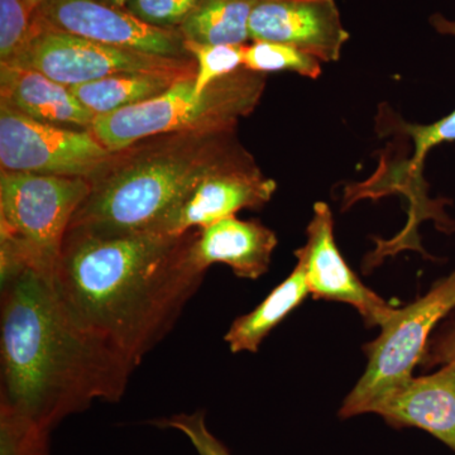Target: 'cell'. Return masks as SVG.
<instances>
[{"label": "cell", "mask_w": 455, "mask_h": 455, "mask_svg": "<svg viewBox=\"0 0 455 455\" xmlns=\"http://www.w3.org/2000/svg\"><path fill=\"white\" fill-rule=\"evenodd\" d=\"M196 232L98 236L68 230L53 291L66 315L136 368L170 333L205 272L190 259Z\"/></svg>", "instance_id": "cell-1"}, {"label": "cell", "mask_w": 455, "mask_h": 455, "mask_svg": "<svg viewBox=\"0 0 455 455\" xmlns=\"http://www.w3.org/2000/svg\"><path fill=\"white\" fill-rule=\"evenodd\" d=\"M2 405L44 433L94 401L121 400L134 367L68 319L50 278L2 283Z\"/></svg>", "instance_id": "cell-2"}, {"label": "cell", "mask_w": 455, "mask_h": 455, "mask_svg": "<svg viewBox=\"0 0 455 455\" xmlns=\"http://www.w3.org/2000/svg\"><path fill=\"white\" fill-rule=\"evenodd\" d=\"M229 133L172 134L169 142L107 167L92 180L68 230L98 236L160 232L193 188L241 151Z\"/></svg>", "instance_id": "cell-3"}, {"label": "cell", "mask_w": 455, "mask_h": 455, "mask_svg": "<svg viewBox=\"0 0 455 455\" xmlns=\"http://www.w3.org/2000/svg\"><path fill=\"white\" fill-rule=\"evenodd\" d=\"M196 76L178 80L143 103L95 116L90 131L114 155L156 136L232 132L256 108L265 88V74L242 68L196 97Z\"/></svg>", "instance_id": "cell-4"}, {"label": "cell", "mask_w": 455, "mask_h": 455, "mask_svg": "<svg viewBox=\"0 0 455 455\" xmlns=\"http://www.w3.org/2000/svg\"><path fill=\"white\" fill-rule=\"evenodd\" d=\"M92 180L3 172L0 175L2 283L26 269L52 281L75 212Z\"/></svg>", "instance_id": "cell-5"}, {"label": "cell", "mask_w": 455, "mask_h": 455, "mask_svg": "<svg viewBox=\"0 0 455 455\" xmlns=\"http://www.w3.org/2000/svg\"><path fill=\"white\" fill-rule=\"evenodd\" d=\"M455 310V271L381 326V334L364 346L368 363L339 410L343 419L370 414L372 407L411 379L421 363L435 326Z\"/></svg>", "instance_id": "cell-6"}, {"label": "cell", "mask_w": 455, "mask_h": 455, "mask_svg": "<svg viewBox=\"0 0 455 455\" xmlns=\"http://www.w3.org/2000/svg\"><path fill=\"white\" fill-rule=\"evenodd\" d=\"M90 130L36 121L0 100V164L3 172L94 180L113 163Z\"/></svg>", "instance_id": "cell-7"}, {"label": "cell", "mask_w": 455, "mask_h": 455, "mask_svg": "<svg viewBox=\"0 0 455 455\" xmlns=\"http://www.w3.org/2000/svg\"><path fill=\"white\" fill-rule=\"evenodd\" d=\"M38 71L61 85H83L110 75L137 71H196V60L149 55L99 44L50 28L33 18L32 32L20 55L9 62Z\"/></svg>", "instance_id": "cell-8"}, {"label": "cell", "mask_w": 455, "mask_h": 455, "mask_svg": "<svg viewBox=\"0 0 455 455\" xmlns=\"http://www.w3.org/2000/svg\"><path fill=\"white\" fill-rule=\"evenodd\" d=\"M33 18L57 31L119 49L191 59L179 29L148 25L127 8L104 0H44Z\"/></svg>", "instance_id": "cell-9"}, {"label": "cell", "mask_w": 455, "mask_h": 455, "mask_svg": "<svg viewBox=\"0 0 455 455\" xmlns=\"http://www.w3.org/2000/svg\"><path fill=\"white\" fill-rule=\"evenodd\" d=\"M277 185L265 178L243 148L205 176L161 227L164 235H182L232 217L242 209H259Z\"/></svg>", "instance_id": "cell-10"}, {"label": "cell", "mask_w": 455, "mask_h": 455, "mask_svg": "<svg viewBox=\"0 0 455 455\" xmlns=\"http://www.w3.org/2000/svg\"><path fill=\"white\" fill-rule=\"evenodd\" d=\"M307 235V243L295 256L304 266L314 299L352 305L368 326L387 323L396 307L368 289L343 259L335 243L333 214L325 203L314 205Z\"/></svg>", "instance_id": "cell-11"}, {"label": "cell", "mask_w": 455, "mask_h": 455, "mask_svg": "<svg viewBox=\"0 0 455 455\" xmlns=\"http://www.w3.org/2000/svg\"><path fill=\"white\" fill-rule=\"evenodd\" d=\"M248 29L251 41L290 44L322 62L339 61L350 37L335 0H259Z\"/></svg>", "instance_id": "cell-12"}, {"label": "cell", "mask_w": 455, "mask_h": 455, "mask_svg": "<svg viewBox=\"0 0 455 455\" xmlns=\"http://www.w3.org/2000/svg\"><path fill=\"white\" fill-rule=\"evenodd\" d=\"M394 427H419L455 453V363L427 376L411 377L371 410Z\"/></svg>", "instance_id": "cell-13"}, {"label": "cell", "mask_w": 455, "mask_h": 455, "mask_svg": "<svg viewBox=\"0 0 455 455\" xmlns=\"http://www.w3.org/2000/svg\"><path fill=\"white\" fill-rule=\"evenodd\" d=\"M277 243L274 230L260 221L232 215L196 232L190 259L202 272L221 263L229 266L236 277L257 280L268 271Z\"/></svg>", "instance_id": "cell-14"}, {"label": "cell", "mask_w": 455, "mask_h": 455, "mask_svg": "<svg viewBox=\"0 0 455 455\" xmlns=\"http://www.w3.org/2000/svg\"><path fill=\"white\" fill-rule=\"evenodd\" d=\"M2 101L36 121L73 130H90L95 114L70 88L38 71L0 64Z\"/></svg>", "instance_id": "cell-15"}, {"label": "cell", "mask_w": 455, "mask_h": 455, "mask_svg": "<svg viewBox=\"0 0 455 455\" xmlns=\"http://www.w3.org/2000/svg\"><path fill=\"white\" fill-rule=\"evenodd\" d=\"M307 272L301 262L256 309L236 317L227 331L228 347L232 353L259 352L260 344L309 295Z\"/></svg>", "instance_id": "cell-16"}, {"label": "cell", "mask_w": 455, "mask_h": 455, "mask_svg": "<svg viewBox=\"0 0 455 455\" xmlns=\"http://www.w3.org/2000/svg\"><path fill=\"white\" fill-rule=\"evenodd\" d=\"M179 71H137L110 75L104 79L71 86L75 97L95 116L110 114L158 97L178 80L194 76Z\"/></svg>", "instance_id": "cell-17"}, {"label": "cell", "mask_w": 455, "mask_h": 455, "mask_svg": "<svg viewBox=\"0 0 455 455\" xmlns=\"http://www.w3.org/2000/svg\"><path fill=\"white\" fill-rule=\"evenodd\" d=\"M259 0H202L179 27L185 41L205 44H245L251 16Z\"/></svg>", "instance_id": "cell-18"}, {"label": "cell", "mask_w": 455, "mask_h": 455, "mask_svg": "<svg viewBox=\"0 0 455 455\" xmlns=\"http://www.w3.org/2000/svg\"><path fill=\"white\" fill-rule=\"evenodd\" d=\"M243 68L259 74L290 71L309 79L322 75V61L316 57L290 44L267 41L245 44Z\"/></svg>", "instance_id": "cell-19"}, {"label": "cell", "mask_w": 455, "mask_h": 455, "mask_svg": "<svg viewBox=\"0 0 455 455\" xmlns=\"http://www.w3.org/2000/svg\"><path fill=\"white\" fill-rule=\"evenodd\" d=\"M431 25L436 31L443 35L455 36V20H449L447 18L435 14L430 18ZM401 133L406 134L407 137L414 142V156L411 160V178L415 180L421 179L423 171V164L425 156L434 147L442 145V143L455 142V110L440 119V121L433 123V124H410V123H398Z\"/></svg>", "instance_id": "cell-20"}, {"label": "cell", "mask_w": 455, "mask_h": 455, "mask_svg": "<svg viewBox=\"0 0 455 455\" xmlns=\"http://www.w3.org/2000/svg\"><path fill=\"white\" fill-rule=\"evenodd\" d=\"M245 44H205L185 41V49L196 62L194 95L202 97L205 90L243 68Z\"/></svg>", "instance_id": "cell-21"}, {"label": "cell", "mask_w": 455, "mask_h": 455, "mask_svg": "<svg viewBox=\"0 0 455 455\" xmlns=\"http://www.w3.org/2000/svg\"><path fill=\"white\" fill-rule=\"evenodd\" d=\"M33 14L26 0H0V64L13 61L32 32Z\"/></svg>", "instance_id": "cell-22"}, {"label": "cell", "mask_w": 455, "mask_h": 455, "mask_svg": "<svg viewBox=\"0 0 455 455\" xmlns=\"http://www.w3.org/2000/svg\"><path fill=\"white\" fill-rule=\"evenodd\" d=\"M202 0H131L128 11L148 25L179 29Z\"/></svg>", "instance_id": "cell-23"}, {"label": "cell", "mask_w": 455, "mask_h": 455, "mask_svg": "<svg viewBox=\"0 0 455 455\" xmlns=\"http://www.w3.org/2000/svg\"><path fill=\"white\" fill-rule=\"evenodd\" d=\"M156 424L158 427L180 431L199 455H232L209 429L203 411L173 415Z\"/></svg>", "instance_id": "cell-24"}, {"label": "cell", "mask_w": 455, "mask_h": 455, "mask_svg": "<svg viewBox=\"0 0 455 455\" xmlns=\"http://www.w3.org/2000/svg\"><path fill=\"white\" fill-rule=\"evenodd\" d=\"M455 363V316L427 344L421 363L425 368Z\"/></svg>", "instance_id": "cell-25"}, {"label": "cell", "mask_w": 455, "mask_h": 455, "mask_svg": "<svg viewBox=\"0 0 455 455\" xmlns=\"http://www.w3.org/2000/svg\"><path fill=\"white\" fill-rule=\"evenodd\" d=\"M44 0H26L27 5H28L32 14H35V12L44 4Z\"/></svg>", "instance_id": "cell-26"}, {"label": "cell", "mask_w": 455, "mask_h": 455, "mask_svg": "<svg viewBox=\"0 0 455 455\" xmlns=\"http://www.w3.org/2000/svg\"><path fill=\"white\" fill-rule=\"evenodd\" d=\"M104 2L110 3V4L116 5V7L125 8L131 0H104Z\"/></svg>", "instance_id": "cell-27"}]
</instances>
